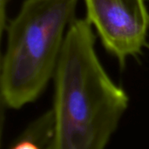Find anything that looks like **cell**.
<instances>
[{
  "mask_svg": "<svg viewBox=\"0 0 149 149\" xmlns=\"http://www.w3.org/2000/svg\"><path fill=\"white\" fill-rule=\"evenodd\" d=\"M79 0H24L6 26L1 63L3 102L19 109L36 100L53 78Z\"/></svg>",
  "mask_w": 149,
  "mask_h": 149,
  "instance_id": "1",
  "label": "cell"
},
{
  "mask_svg": "<svg viewBox=\"0 0 149 149\" xmlns=\"http://www.w3.org/2000/svg\"><path fill=\"white\" fill-rule=\"evenodd\" d=\"M92 24L74 19L68 27L53 76V118L89 125L120 121L128 97L103 68L95 52Z\"/></svg>",
  "mask_w": 149,
  "mask_h": 149,
  "instance_id": "2",
  "label": "cell"
},
{
  "mask_svg": "<svg viewBox=\"0 0 149 149\" xmlns=\"http://www.w3.org/2000/svg\"><path fill=\"white\" fill-rule=\"evenodd\" d=\"M86 19L106 50L123 68L129 57L148 46L149 12L145 0H84Z\"/></svg>",
  "mask_w": 149,
  "mask_h": 149,
  "instance_id": "3",
  "label": "cell"
},
{
  "mask_svg": "<svg viewBox=\"0 0 149 149\" xmlns=\"http://www.w3.org/2000/svg\"><path fill=\"white\" fill-rule=\"evenodd\" d=\"M53 132L45 149H105L120 121L74 124L53 118Z\"/></svg>",
  "mask_w": 149,
  "mask_h": 149,
  "instance_id": "4",
  "label": "cell"
},
{
  "mask_svg": "<svg viewBox=\"0 0 149 149\" xmlns=\"http://www.w3.org/2000/svg\"><path fill=\"white\" fill-rule=\"evenodd\" d=\"M10 0H0V30L1 34H3V30L7 26L6 22V11H7V5Z\"/></svg>",
  "mask_w": 149,
  "mask_h": 149,
  "instance_id": "5",
  "label": "cell"
},
{
  "mask_svg": "<svg viewBox=\"0 0 149 149\" xmlns=\"http://www.w3.org/2000/svg\"><path fill=\"white\" fill-rule=\"evenodd\" d=\"M12 149H40L38 144L27 138L22 137L21 141L14 145Z\"/></svg>",
  "mask_w": 149,
  "mask_h": 149,
  "instance_id": "6",
  "label": "cell"
}]
</instances>
